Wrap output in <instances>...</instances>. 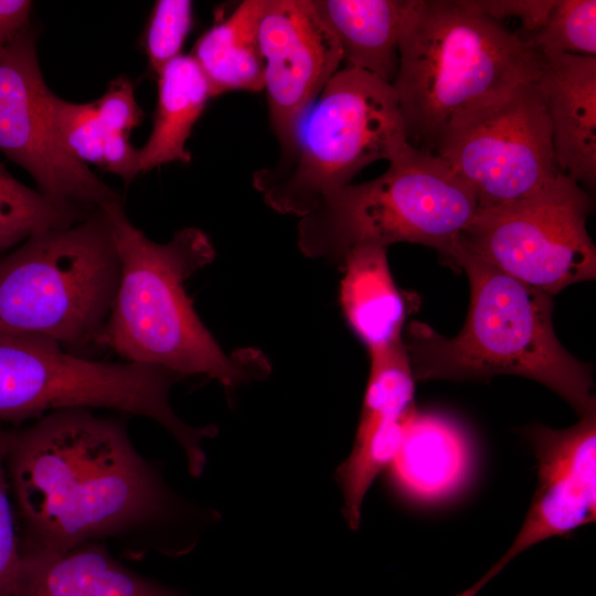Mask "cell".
<instances>
[{
    "instance_id": "1",
    "label": "cell",
    "mask_w": 596,
    "mask_h": 596,
    "mask_svg": "<svg viewBox=\"0 0 596 596\" xmlns=\"http://www.w3.org/2000/svg\"><path fill=\"white\" fill-rule=\"evenodd\" d=\"M6 466L23 551L67 552L155 520L168 500L125 425L89 408L12 429Z\"/></svg>"
},
{
    "instance_id": "2",
    "label": "cell",
    "mask_w": 596,
    "mask_h": 596,
    "mask_svg": "<svg viewBox=\"0 0 596 596\" xmlns=\"http://www.w3.org/2000/svg\"><path fill=\"white\" fill-rule=\"evenodd\" d=\"M102 210L121 273L100 347L126 362L163 368L181 376H209L226 390L269 373V362L258 350L225 353L185 291L184 283L215 257L203 231L185 227L169 242L157 243L129 221L120 202Z\"/></svg>"
},
{
    "instance_id": "3",
    "label": "cell",
    "mask_w": 596,
    "mask_h": 596,
    "mask_svg": "<svg viewBox=\"0 0 596 596\" xmlns=\"http://www.w3.org/2000/svg\"><path fill=\"white\" fill-rule=\"evenodd\" d=\"M543 55L473 0H416L398 42L397 96L407 142L436 153L465 116L535 82Z\"/></svg>"
},
{
    "instance_id": "4",
    "label": "cell",
    "mask_w": 596,
    "mask_h": 596,
    "mask_svg": "<svg viewBox=\"0 0 596 596\" xmlns=\"http://www.w3.org/2000/svg\"><path fill=\"white\" fill-rule=\"evenodd\" d=\"M446 262L468 277L466 321L450 339L411 322L403 343L414 379L524 376L555 392L579 417L596 412L592 368L556 338L552 296L457 248Z\"/></svg>"
},
{
    "instance_id": "5",
    "label": "cell",
    "mask_w": 596,
    "mask_h": 596,
    "mask_svg": "<svg viewBox=\"0 0 596 596\" xmlns=\"http://www.w3.org/2000/svg\"><path fill=\"white\" fill-rule=\"evenodd\" d=\"M477 201L439 156L408 142L377 178L323 195L300 217L297 243L312 259L341 264L354 248L415 243L449 256Z\"/></svg>"
},
{
    "instance_id": "6",
    "label": "cell",
    "mask_w": 596,
    "mask_h": 596,
    "mask_svg": "<svg viewBox=\"0 0 596 596\" xmlns=\"http://www.w3.org/2000/svg\"><path fill=\"white\" fill-rule=\"evenodd\" d=\"M120 273L102 209L70 227L31 235L0 258V336L45 338L82 355L99 345Z\"/></svg>"
},
{
    "instance_id": "7",
    "label": "cell",
    "mask_w": 596,
    "mask_h": 596,
    "mask_svg": "<svg viewBox=\"0 0 596 596\" xmlns=\"http://www.w3.org/2000/svg\"><path fill=\"white\" fill-rule=\"evenodd\" d=\"M406 143L392 85L345 66L309 109L291 147L254 172L253 187L276 212L302 217L366 166L396 158Z\"/></svg>"
},
{
    "instance_id": "8",
    "label": "cell",
    "mask_w": 596,
    "mask_h": 596,
    "mask_svg": "<svg viewBox=\"0 0 596 596\" xmlns=\"http://www.w3.org/2000/svg\"><path fill=\"white\" fill-rule=\"evenodd\" d=\"M590 210L589 193L562 175L522 201L477 211L453 249L552 296L595 279L596 249L586 230Z\"/></svg>"
},
{
    "instance_id": "9",
    "label": "cell",
    "mask_w": 596,
    "mask_h": 596,
    "mask_svg": "<svg viewBox=\"0 0 596 596\" xmlns=\"http://www.w3.org/2000/svg\"><path fill=\"white\" fill-rule=\"evenodd\" d=\"M469 188L477 211L530 198L562 175L535 82L521 84L460 119L436 153Z\"/></svg>"
},
{
    "instance_id": "10",
    "label": "cell",
    "mask_w": 596,
    "mask_h": 596,
    "mask_svg": "<svg viewBox=\"0 0 596 596\" xmlns=\"http://www.w3.org/2000/svg\"><path fill=\"white\" fill-rule=\"evenodd\" d=\"M50 89L35 50V32L24 29L0 47V150L22 167L40 192L55 200L102 209L119 195L57 139L47 115Z\"/></svg>"
},
{
    "instance_id": "11",
    "label": "cell",
    "mask_w": 596,
    "mask_h": 596,
    "mask_svg": "<svg viewBox=\"0 0 596 596\" xmlns=\"http://www.w3.org/2000/svg\"><path fill=\"white\" fill-rule=\"evenodd\" d=\"M258 40L270 124L285 151L343 54L312 0H265Z\"/></svg>"
},
{
    "instance_id": "12",
    "label": "cell",
    "mask_w": 596,
    "mask_h": 596,
    "mask_svg": "<svg viewBox=\"0 0 596 596\" xmlns=\"http://www.w3.org/2000/svg\"><path fill=\"white\" fill-rule=\"evenodd\" d=\"M536 84L552 129L561 172L585 190L596 184V57L543 55Z\"/></svg>"
},
{
    "instance_id": "13",
    "label": "cell",
    "mask_w": 596,
    "mask_h": 596,
    "mask_svg": "<svg viewBox=\"0 0 596 596\" xmlns=\"http://www.w3.org/2000/svg\"><path fill=\"white\" fill-rule=\"evenodd\" d=\"M534 455L538 482L519 533L503 556L476 584L456 596H476L525 550L595 521L596 473L568 465L547 453Z\"/></svg>"
},
{
    "instance_id": "14",
    "label": "cell",
    "mask_w": 596,
    "mask_h": 596,
    "mask_svg": "<svg viewBox=\"0 0 596 596\" xmlns=\"http://www.w3.org/2000/svg\"><path fill=\"white\" fill-rule=\"evenodd\" d=\"M21 553L15 596H182L129 571L92 542L64 553Z\"/></svg>"
},
{
    "instance_id": "15",
    "label": "cell",
    "mask_w": 596,
    "mask_h": 596,
    "mask_svg": "<svg viewBox=\"0 0 596 596\" xmlns=\"http://www.w3.org/2000/svg\"><path fill=\"white\" fill-rule=\"evenodd\" d=\"M416 0H312L348 65L393 84L398 42Z\"/></svg>"
},
{
    "instance_id": "16",
    "label": "cell",
    "mask_w": 596,
    "mask_h": 596,
    "mask_svg": "<svg viewBox=\"0 0 596 596\" xmlns=\"http://www.w3.org/2000/svg\"><path fill=\"white\" fill-rule=\"evenodd\" d=\"M340 305L352 331L369 352L402 341L406 304L398 291L386 248L364 245L352 249L340 264Z\"/></svg>"
},
{
    "instance_id": "17",
    "label": "cell",
    "mask_w": 596,
    "mask_h": 596,
    "mask_svg": "<svg viewBox=\"0 0 596 596\" xmlns=\"http://www.w3.org/2000/svg\"><path fill=\"white\" fill-rule=\"evenodd\" d=\"M211 97L207 81L191 54H181L162 68L152 130L139 149L140 172L172 161H191L185 143Z\"/></svg>"
},
{
    "instance_id": "18",
    "label": "cell",
    "mask_w": 596,
    "mask_h": 596,
    "mask_svg": "<svg viewBox=\"0 0 596 596\" xmlns=\"http://www.w3.org/2000/svg\"><path fill=\"white\" fill-rule=\"evenodd\" d=\"M265 0H245L224 21L214 24L195 43L192 57L210 86L211 95L264 89V58L258 32Z\"/></svg>"
},
{
    "instance_id": "19",
    "label": "cell",
    "mask_w": 596,
    "mask_h": 596,
    "mask_svg": "<svg viewBox=\"0 0 596 596\" xmlns=\"http://www.w3.org/2000/svg\"><path fill=\"white\" fill-rule=\"evenodd\" d=\"M408 414L397 419L359 422L351 453L336 476L343 496V514L352 530L360 525L363 501L373 481L400 451Z\"/></svg>"
},
{
    "instance_id": "20",
    "label": "cell",
    "mask_w": 596,
    "mask_h": 596,
    "mask_svg": "<svg viewBox=\"0 0 596 596\" xmlns=\"http://www.w3.org/2000/svg\"><path fill=\"white\" fill-rule=\"evenodd\" d=\"M96 210L32 190L13 178L0 162V252L38 232L81 223Z\"/></svg>"
},
{
    "instance_id": "21",
    "label": "cell",
    "mask_w": 596,
    "mask_h": 596,
    "mask_svg": "<svg viewBox=\"0 0 596 596\" xmlns=\"http://www.w3.org/2000/svg\"><path fill=\"white\" fill-rule=\"evenodd\" d=\"M369 354L370 374L359 422L404 417L415 407V379L403 339Z\"/></svg>"
},
{
    "instance_id": "22",
    "label": "cell",
    "mask_w": 596,
    "mask_h": 596,
    "mask_svg": "<svg viewBox=\"0 0 596 596\" xmlns=\"http://www.w3.org/2000/svg\"><path fill=\"white\" fill-rule=\"evenodd\" d=\"M542 54L595 56L596 1H554L545 22L525 36Z\"/></svg>"
},
{
    "instance_id": "23",
    "label": "cell",
    "mask_w": 596,
    "mask_h": 596,
    "mask_svg": "<svg viewBox=\"0 0 596 596\" xmlns=\"http://www.w3.org/2000/svg\"><path fill=\"white\" fill-rule=\"evenodd\" d=\"M46 107L52 128L64 149L83 163L103 167L107 132L95 103L66 102L50 91Z\"/></svg>"
},
{
    "instance_id": "24",
    "label": "cell",
    "mask_w": 596,
    "mask_h": 596,
    "mask_svg": "<svg viewBox=\"0 0 596 596\" xmlns=\"http://www.w3.org/2000/svg\"><path fill=\"white\" fill-rule=\"evenodd\" d=\"M193 4L189 0H159L150 14L143 46L157 75L181 49L193 23Z\"/></svg>"
},
{
    "instance_id": "25",
    "label": "cell",
    "mask_w": 596,
    "mask_h": 596,
    "mask_svg": "<svg viewBox=\"0 0 596 596\" xmlns=\"http://www.w3.org/2000/svg\"><path fill=\"white\" fill-rule=\"evenodd\" d=\"M11 430L0 423V596H15L22 558L6 466Z\"/></svg>"
},
{
    "instance_id": "26",
    "label": "cell",
    "mask_w": 596,
    "mask_h": 596,
    "mask_svg": "<svg viewBox=\"0 0 596 596\" xmlns=\"http://www.w3.org/2000/svg\"><path fill=\"white\" fill-rule=\"evenodd\" d=\"M94 103L106 132L129 135L130 130L142 120V111L135 99L132 85L126 76L114 79L106 93Z\"/></svg>"
},
{
    "instance_id": "27",
    "label": "cell",
    "mask_w": 596,
    "mask_h": 596,
    "mask_svg": "<svg viewBox=\"0 0 596 596\" xmlns=\"http://www.w3.org/2000/svg\"><path fill=\"white\" fill-rule=\"evenodd\" d=\"M554 1L555 0H473L479 10L494 20L501 21L502 18L507 17L520 18L528 32H533L542 26Z\"/></svg>"
},
{
    "instance_id": "28",
    "label": "cell",
    "mask_w": 596,
    "mask_h": 596,
    "mask_svg": "<svg viewBox=\"0 0 596 596\" xmlns=\"http://www.w3.org/2000/svg\"><path fill=\"white\" fill-rule=\"evenodd\" d=\"M129 135L107 132L104 145L103 168L121 177L126 183L140 172L139 149L129 142Z\"/></svg>"
},
{
    "instance_id": "29",
    "label": "cell",
    "mask_w": 596,
    "mask_h": 596,
    "mask_svg": "<svg viewBox=\"0 0 596 596\" xmlns=\"http://www.w3.org/2000/svg\"><path fill=\"white\" fill-rule=\"evenodd\" d=\"M31 9L28 0H0V47L30 26Z\"/></svg>"
}]
</instances>
